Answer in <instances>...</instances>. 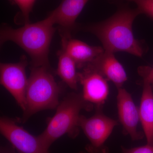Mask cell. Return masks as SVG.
Listing matches in <instances>:
<instances>
[{"label":"cell","instance_id":"obj_1","mask_svg":"<svg viewBox=\"0 0 153 153\" xmlns=\"http://www.w3.org/2000/svg\"><path fill=\"white\" fill-rule=\"evenodd\" d=\"M140 14L138 8H124L108 19L88 26L86 30L100 40L104 51L126 52L141 57L144 49L140 41L134 37L132 31L134 21Z\"/></svg>","mask_w":153,"mask_h":153},{"label":"cell","instance_id":"obj_2","mask_svg":"<svg viewBox=\"0 0 153 153\" xmlns=\"http://www.w3.org/2000/svg\"><path fill=\"white\" fill-rule=\"evenodd\" d=\"M54 25L52 18L49 16L40 22L27 23L17 29L5 26L1 30V44L12 41L27 53L33 67H49L48 55L55 32Z\"/></svg>","mask_w":153,"mask_h":153},{"label":"cell","instance_id":"obj_3","mask_svg":"<svg viewBox=\"0 0 153 153\" xmlns=\"http://www.w3.org/2000/svg\"><path fill=\"white\" fill-rule=\"evenodd\" d=\"M93 105L84 99L82 93H71L66 96L59 102L45 130L39 135L47 148L49 149L53 143L66 134L72 138L76 137L79 131L80 111H90Z\"/></svg>","mask_w":153,"mask_h":153},{"label":"cell","instance_id":"obj_4","mask_svg":"<svg viewBox=\"0 0 153 153\" xmlns=\"http://www.w3.org/2000/svg\"><path fill=\"white\" fill-rule=\"evenodd\" d=\"M60 88L49 67L31 68L26 94V108L21 119L25 123L36 113L57 108L59 104Z\"/></svg>","mask_w":153,"mask_h":153},{"label":"cell","instance_id":"obj_5","mask_svg":"<svg viewBox=\"0 0 153 153\" xmlns=\"http://www.w3.org/2000/svg\"><path fill=\"white\" fill-rule=\"evenodd\" d=\"M92 116L87 117L80 115L79 125L89 141L85 146L88 153H108L105 141L112 133L114 128L118 125L117 121L104 114L102 108H96Z\"/></svg>","mask_w":153,"mask_h":153},{"label":"cell","instance_id":"obj_6","mask_svg":"<svg viewBox=\"0 0 153 153\" xmlns=\"http://www.w3.org/2000/svg\"><path fill=\"white\" fill-rule=\"evenodd\" d=\"M0 132L18 153H49L39 136L30 134L12 119L1 117Z\"/></svg>","mask_w":153,"mask_h":153},{"label":"cell","instance_id":"obj_7","mask_svg":"<svg viewBox=\"0 0 153 153\" xmlns=\"http://www.w3.org/2000/svg\"><path fill=\"white\" fill-rule=\"evenodd\" d=\"M27 61L22 56L16 63H1L0 65L1 83L13 96L23 110L26 108V94L28 79L26 74Z\"/></svg>","mask_w":153,"mask_h":153},{"label":"cell","instance_id":"obj_8","mask_svg":"<svg viewBox=\"0 0 153 153\" xmlns=\"http://www.w3.org/2000/svg\"><path fill=\"white\" fill-rule=\"evenodd\" d=\"M82 69L77 73V76L78 82L82 87L83 98L96 108H102L109 94L108 80L89 66Z\"/></svg>","mask_w":153,"mask_h":153},{"label":"cell","instance_id":"obj_9","mask_svg":"<svg viewBox=\"0 0 153 153\" xmlns=\"http://www.w3.org/2000/svg\"><path fill=\"white\" fill-rule=\"evenodd\" d=\"M117 90L118 114L123 133L129 135L132 140L142 139L143 134L137 130L140 121L139 108L135 104L130 94L125 89L122 87Z\"/></svg>","mask_w":153,"mask_h":153},{"label":"cell","instance_id":"obj_10","mask_svg":"<svg viewBox=\"0 0 153 153\" xmlns=\"http://www.w3.org/2000/svg\"><path fill=\"white\" fill-rule=\"evenodd\" d=\"M88 0H63L60 5L50 13L54 24L58 25L62 38H70L75 27V21Z\"/></svg>","mask_w":153,"mask_h":153},{"label":"cell","instance_id":"obj_11","mask_svg":"<svg viewBox=\"0 0 153 153\" xmlns=\"http://www.w3.org/2000/svg\"><path fill=\"white\" fill-rule=\"evenodd\" d=\"M114 54L104 51L101 55L86 66L98 71L108 81L113 82L118 89L122 87L128 77L123 66Z\"/></svg>","mask_w":153,"mask_h":153},{"label":"cell","instance_id":"obj_12","mask_svg":"<svg viewBox=\"0 0 153 153\" xmlns=\"http://www.w3.org/2000/svg\"><path fill=\"white\" fill-rule=\"evenodd\" d=\"M62 49L74 60L77 68H82L92 62L104 52L100 47H95L76 39L62 38Z\"/></svg>","mask_w":153,"mask_h":153},{"label":"cell","instance_id":"obj_13","mask_svg":"<svg viewBox=\"0 0 153 153\" xmlns=\"http://www.w3.org/2000/svg\"><path fill=\"white\" fill-rule=\"evenodd\" d=\"M143 81V88L139 108L140 122L147 144L153 145V89L149 82Z\"/></svg>","mask_w":153,"mask_h":153},{"label":"cell","instance_id":"obj_14","mask_svg":"<svg viewBox=\"0 0 153 153\" xmlns=\"http://www.w3.org/2000/svg\"><path fill=\"white\" fill-rule=\"evenodd\" d=\"M57 55V75L71 89L77 90L79 82L76 63L62 48L58 52Z\"/></svg>","mask_w":153,"mask_h":153},{"label":"cell","instance_id":"obj_15","mask_svg":"<svg viewBox=\"0 0 153 153\" xmlns=\"http://www.w3.org/2000/svg\"><path fill=\"white\" fill-rule=\"evenodd\" d=\"M12 3L16 5L20 9L21 15L26 24L30 23L29 18L30 13L36 0H10Z\"/></svg>","mask_w":153,"mask_h":153},{"label":"cell","instance_id":"obj_16","mask_svg":"<svg viewBox=\"0 0 153 153\" xmlns=\"http://www.w3.org/2000/svg\"><path fill=\"white\" fill-rule=\"evenodd\" d=\"M136 4L141 14H145L153 19V0H127Z\"/></svg>","mask_w":153,"mask_h":153},{"label":"cell","instance_id":"obj_17","mask_svg":"<svg viewBox=\"0 0 153 153\" xmlns=\"http://www.w3.org/2000/svg\"><path fill=\"white\" fill-rule=\"evenodd\" d=\"M138 71L143 80L149 82L153 89V66H141L138 69Z\"/></svg>","mask_w":153,"mask_h":153},{"label":"cell","instance_id":"obj_18","mask_svg":"<svg viewBox=\"0 0 153 153\" xmlns=\"http://www.w3.org/2000/svg\"><path fill=\"white\" fill-rule=\"evenodd\" d=\"M122 153H153V145L147 144L145 146L127 149L121 146Z\"/></svg>","mask_w":153,"mask_h":153},{"label":"cell","instance_id":"obj_19","mask_svg":"<svg viewBox=\"0 0 153 153\" xmlns=\"http://www.w3.org/2000/svg\"><path fill=\"white\" fill-rule=\"evenodd\" d=\"M0 153H16V150L12 146H2L0 149Z\"/></svg>","mask_w":153,"mask_h":153},{"label":"cell","instance_id":"obj_20","mask_svg":"<svg viewBox=\"0 0 153 153\" xmlns=\"http://www.w3.org/2000/svg\"><path fill=\"white\" fill-rule=\"evenodd\" d=\"M85 153L83 152H79V153Z\"/></svg>","mask_w":153,"mask_h":153}]
</instances>
